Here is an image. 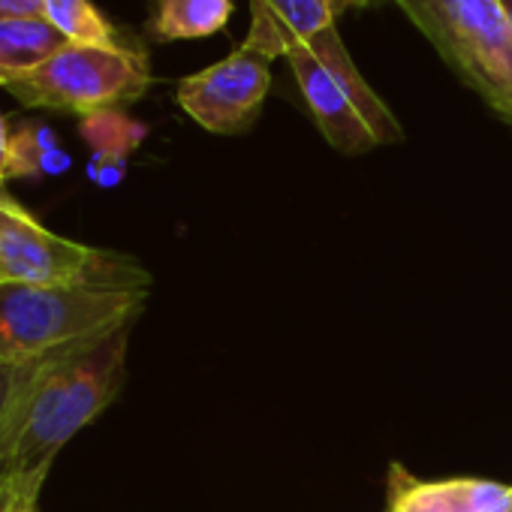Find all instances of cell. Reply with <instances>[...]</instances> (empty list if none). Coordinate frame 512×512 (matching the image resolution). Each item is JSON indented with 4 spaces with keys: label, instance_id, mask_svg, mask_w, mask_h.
Listing matches in <instances>:
<instances>
[{
    "label": "cell",
    "instance_id": "ac0fdd59",
    "mask_svg": "<svg viewBox=\"0 0 512 512\" xmlns=\"http://www.w3.org/2000/svg\"><path fill=\"white\" fill-rule=\"evenodd\" d=\"M67 169H70V154H67V151L52 148V151L43 157V172H46V175H61V172H67Z\"/></svg>",
    "mask_w": 512,
    "mask_h": 512
},
{
    "label": "cell",
    "instance_id": "7402d4cb",
    "mask_svg": "<svg viewBox=\"0 0 512 512\" xmlns=\"http://www.w3.org/2000/svg\"><path fill=\"white\" fill-rule=\"evenodd\" d=\"M377 4H389V0H371V7H377ZM392 4H398V0H392Z\"/></svg>",
    "mask_w": 512,
    "mask_h": 512
},
{
    "label": "cell",
    "instance_id": "7a4b0ae2",
    "mask_svg": "<svg viewBox=\"0 0 512 512\" xmlns=\"http://www.w3.org/2000/svg\"><path fill=\"white\" fill-rule=\"evenodd\" d=\"M142 266L64 287L0 284V362L31 368L127 332L148 302Z\"/></svg>",
    "mask_w": 512,
    "mask_h": 512
},
{
    "label": "cell",
    "instance_id": "8fae6325",
    "mask_svg": "<svg viewBox=\"0 0 512 512\" xmlns=\"http://www.w3.org/2000/svg\"><path fill=\"white\" fill-rule=\"evenodd\" d=\"M235 13L232 0H160L151 19V34L160 43L205 40L220 34Z\"/></svg>",
    "mask_w": 512,
    "mask_h": 512
},
{
    "label": "cell",
    "instance_id": "9c48e42d",
    "mask_svg": "<svg viewBox=\"0 0 512 512\" xmlns=\"http://www.w3.org/2000/svg\"><path fill=\"white\" fill-rule=\"evenodd\" d=\"M389 512H512V485L476 476L416 479L395 464Z\"/></svg>",
    "mask_w": 512,
    "mask_h": 512
},
{
    "label": "cell",
    "instance_id": "277c9868",
    "mask_svg": "<svg viewBox=\"0 0 512 512\" xmlns=\"http://www.w3.org/2000/svg\"><path fill=\"white\" fill-rule=\"evenodd\" d=\"M151 88L148 55L133 46H79L67 43L7 91L28 109L70 112L79 118L136 103Z\"/></svg>",
    "mask_w": 512,
    "mask_h": 512
},
{
    "label": "cell",
    "instance_id": "52a82bcc",
    "mask_svg": "<svg viewBox=\"0 0 512 512\" xmlns=\"http://www.w3.org/2000/svg\"><path fill=\"white\" fill-rule=\"evenodd\" d=\"M272 91V58L241 43L217 64L178 82V106L214 136H241L263 112Z\"/></svg>",
    "mask_w": 512,
    "mask_h": 512
},
{
    "label": "cell",
    "instance_id": "8992f818",
    "mask_svg": "<svg viewBox=\"0 0 512 512\" xmlns=\"http://www.w3.org/2000/svg\"><path fill=\"white\" fill-rule=\"evenodd\" d=\"M139 266L133 256L100 250L46 229L0 187V284L64 287Z\"/></svg>",
    "mask_w": 512,
    "mask_h": 512
},
{
    "label": "cell",
    "instance_id": "5b68a950",
    "mask_svg": "<svg viewBox=\"0 0 512 512\" xmlns=\"http://www.w3.org/2000/svg\"><path fill=\"white\" fill-rule=\"evenodd\" d=\"M335 19L338 16L332 13L329 0H250V31L244 43L260 49L272 61L284 58V49L290 43L305 46L329 67V73L350 94L359 115L371 127L377 145L404 142V127L398 124L395 112L380 100V94L368 85V79L359 73L350 49L344 46L335 28Z\"/></svg>",
    "mask_w": 512,
    "mask_h": 512
},
{
    "label": "cell",
    "instance_id": "7c38bea8",
    "mask_svg": "<svg viewBox=\"0 0 512 512\" xmlns=\"http://www.w3.org/2000/svg\"><path fill=\"white\" fill-rule=\"evenodd\" d=\"M79 133H82L85 145L91 148L94 160L127 163V157L145 142L148 127L142 121L130 118L121 109H106V112L82 118Z\"/></svg>",
    "mask_w": 512,
    "mask_h": 512
},
{
    "label": "cell",
    "instance_id": "4fadbf2b",
    "mask_svg": "<svg viewBox=\"0 0 512 512\" xmlns=\"http://www.w3.org/2000/svg\"><path fill=\"white\" fill-rule=\"evenodd\" d=\"M43 19L55 25L67 43L79 46H124L118 28L91 4V0H46Z\"/></svg>",
    "mask_w": 512,
    "mask_h": 512
},
{
    "label": "cell",
    "instance_id": "603a6c76",
    "mask_svg": "<svg viewBox=\"0 0 512 512\" xmlns=\"http://www.w3.org/2000/svg\"><path fill=\"white\" fill-rule=\"evenodd\" d=\"M0 503H4V491H0Z\"/></svg>",
    "mask_w": 512,
    "mask_h": 512
},
{
    "label": "cell",
    "instance_id": "ffe728a7",
    "mask_svg": "<svg viewBox=\"0 0 512 512\" xmlns=\"http://www.w3.org/2000/svg\"><path fill=\"white\" fill-rule=\"evenodd\" d=\"M0 512H37V503H16V500H4V503H0Z\"/></svg>",
    "mask_w": 512,
    "mask_h": 512
},
{
    "label": "cell",
    "instance_id": "ba28073f",
    "mask_svg": "<svg viewBox=\"0 0 512 512\" xmlns=\"http://www.w3.org/2000/svg\"><path fill=\"white\" fill-rule=\"evenodd\" d=\"M284 58L299 82V91L305 97V106L314 124L320 127V133L338 154L359 157L377 148V139L371 127L365 124V118L359 115L356 103L350 100V94L341 88V82L329 73V67L317 55H311L299 43H290L284 49Z\"/></svg>",
    "mask_w": 512,
    "mask_h": 512
},
{
    "label": "cell",
    "instance_id": "e0dca14e",
    "mask_svg": "<svg viewBox=\"0 0 512 512\" xmlns=\"http://www.w3.org/2000/svg\"><path fill=\"white\" fill-rule=\"evenodd\" d=\"M10 136H13V130L7 127V118H4V112H0V187H4V181H7V157H10Z\"/></svg>",
    "mask_w": 512,
    "mask_h": 512
},
{
    "label": "cell",
    "instance_id": "44dd1931",
    "mask_svg": "<svg viewBox=\"0 0 512 512\" xmlns=\"http://www.w3.org/2000/svg\"><path fill=\"white\" fill-rule=\"evenodd\" d=\"M500 4H503L506 16H509V22H512V0H500Z\"/></svg>",
    "mask_w": 512,
    "mask_h": 512
},
{
    "label": "cell",
    "instance_id": "30bf717a",
    "mask_svg": "<svg viewBox=\"0 0 512 512\" xmlns=\"http://www.w3.org/2000/svg\"><path fill=\"white\" fill-rule=\"evenodd\" d=\"M64 46L67 37L43 16L0 19V88L28 76Z\"/></svg>",
    "mask_w": 512,
    "mask_h": 512
},
{
    "label": "cell",
    "instance_id": "6da1fadb",
    "mask_svg": "<svg viewBox=\"0 0 512 512\" xmlns=\"http://www.w3.org/2000/svg\"><path fill=\"white\" fill-rule=\"evenodd\" d=\"M130 329L91 347L31 365L0 422L4 500L37 503L58 452L121 392Z\"/></svg>",
    "mask_w": 512,
    "mask_h": 512
},
{
    "label": "cell",
    "instance_id": "d6986e66",
    "mask_svg": "<svg viewBox=\"0 0 512 512\" xmlns=\"http://www.w3.org/2000/svg\"><path fill=\"white\" fill-rule=\"evenodd\" d=\"M329 7L335 16H344L350 10H362V7H371V0H329Z\"/></svg>",
    "mask_w": 512,
    "mask_h": 512
},
{
    "label": "cell",
    "instance_id": "5bb4252c",
    "mask_svg": "<svg viewBox=\"0 0 512 512\" xmlns=\"http://www.w3.org/2000/svg\"><path fill=\"white\" fill-rule=\"evenodd\" d=\"M58 148L55 130L46 124H22L10 136V157H7V181L10 178H31L43 172V157Z\"/></svg>",
    "mask_w": 512,
    "mask_h": 512
},
{
    "label": "cell",
    "instance_id": "2e32d148",
    "mask_svg": "<svg viewBox=\"0 0 512 512\" xmlns=\"http://www.w3.org/2000/svg\"><path fill=\"white\" fill-rule=\"evenodd\" d=\"M46 0H0V19H22V16H43Z\"/></svg>",
    "mask_w": 512,
    "mask_h": 512
},
{
    "label": "cell",
    "instance_id": "9a60e30c",
    "mask_svg": "<svg viewBox=\"0 0 512 512\" xmlns=\"http://www.w3.org/2000/svg\"><path fill=\"white\" fill-rule=\"evenodd\" d=\"M25 374H28V368H13V365H4V362H0V422H4V416H7V410H10V404H13V398L19 395Z\"/></svg>",
    "mask_w": 512,
    "mask_h": 512
},
{
    "label": "cell",
    "instance_id": "3957f363",
    "mask_svg": "<svg viewBox=\"0 0 512 512\" xmlns=\"http://www.w3.org/2000/svg\"><path fill=\"white\" fill-rule=\"evenodd\" d=\"M443 64L512 124V22L500 0H398Z\"/></svg>",
    "mask_w": 512,
    "mask_h": 512
}]
</instances>
